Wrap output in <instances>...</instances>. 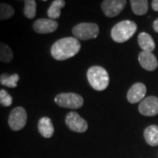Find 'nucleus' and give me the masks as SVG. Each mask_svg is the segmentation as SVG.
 <instances>
[{"mask_svg": "<svg viewBox=\"0 0 158 158\" xmlns=\"http://www.w3.org/2000/svg\"><path fill=\"white\" fill-rule=\"evenodd\" d=\"M138 110L144 116H156L158 114V98L155 96L145 98L139 104Z\"/></svg>", "mask_w": 158, "mask_h": 158, "instance_id": "1a4fd4ad", "label": "nucleus"}, {"mask_svg": "<svg viewBox=\"0 0 158 158\" xmlns=\"http://www.w3.org/2000/svg\"><path fill=\"white\" fill-rule=\"evenodd\" d=\"M75 38L82 40L95 39L99 34V27L96 23H80L72 29Z\"/></svg>", "mask_w": 158, "mask_h": 158, "instance_id": "20e7f679", "label": "nucleus"}, {"mask_svg": "<svg viewBox=\"0 0 158 158\" xmlns=\"http://www.w3.org/2000/svg\"><path fill=\"white\" fill-rule=\"evenodd\" d=\"M87 79L94 90H105L109 85V75L106 69L100 66H92L87 70Z\"/></svg>", "mask_w": 158, "mask_h": 158, "instance_id": "7ed1b4c3", "label": "nucleus"}, {"mask_svg": "<svg viewBox=\"0 0 158 158\" xmlns=\"http://www.w3.org/2000/svg\"><path fill=\"white\" fill-rule=\"evenodd\" d=\"M153 28L156 33H158V19H156L153 23Z\"/></svg>", "mask_w": 158, "mask_h": 158, "instance_id": "b1692460", "label": "nucleus"}, {"mask_svg": "<svg viewBox=\"0 0 158 158\" xmlns=\"http://www.w3.org/2000/svg\"><path fill=\"white\" fill-rule=\"evenodd\" d=\"M138 44L142 51L151 52L156 48V43L150 34L142 32L138 35Z\"/></svg>", "mask_w": 158, "mask_h": 158, "instance_id": "4468645a", "label": "nucleus"}, {"mask_svg": "<svg viewBox=\"0 0 158 158\" xmlns=\"http://www.w3.org/2000/svg\"><path fill=\"white\" fill-rule=\"evenodd\" d=\"M15 13L13 7L6 3H0V20L11 19Z\"/></svg>", "mask_w": 158, "mask_h": 158, "instance_id": "412c9836", "label": "nucleus"}, {"mask_svg": "<svg viewBox=\"0 0 158 158\" xmlns=\"http://www.w3.org/2000/svg\"><path fill=\"white\" fill-rule=\"evenodd\" d=\"M127 6L126 0H105L101 4L102 11L108 18L118 16Z\"/></svg>", "mask_w": 158, "mask_h": 158, "instance_id": "0eeeda50", "label": "nucleus"}, {"mask_svg": "<svg viewBox=\"0 0 158 158\" xmlns=\"http://www.w3.org/2000/svg\"><path fill=\"white\" fill-rule=\"evenodd\" d=\"M138 61L141 67L148 71H153L158 66L157 59L151 52L141 51L138 56Z\"/></svg>", "mask_w": 158, "mask_h": 158, "instance_id": "f8f14e48", "label": "nucleus"}, {"mask_svg": "<svg viewBox=\"0 0 158 158\" xmlns=\"http://www.w3.org/2000/svg\"><path fill=\"white\" fill-rule=\"evenodd\" d=\"M13 52L9 46L0 41V62L9 63L13 59Z\"/></svg>", "mask_w": 158, "mask_h": 158, "instance_id": "6ab92c4d", "label": "nucleus"}, {"mask_svg": "<svg viewBox=\"0 0 158 158\" xmlns=\"http://www.w3.org/2000/svg\"><path fill=\"white\" fill-rule=\"evenodd\" d=\"M38 130L40 134L44 138H51L55 132L54 125L52 123L51 118L48 117H42L40 118L38 122Z\"/></svg>", "mask_w": 158, "mask_h": 158, "instance_id": "ddd939ff", "label": "nucleus"}, {"mask_svg": "<svg viewBox=\"0 0 158 158\" xmlns=\"http://www.w3.org/2000/svg\"><path fill=\"white\" fill-rule=\"evenodd\" d=\"M144 139L148 145L156 147L158 145V126L150 125L144 130Z\"/></svg>", "mask_w": 158, "mask_h": 158, "instance_id": "2eb2a0df", "label": "nucleus"}, {"mask_svg": "<svg viewBox=\"0 0 158 158\" xmlns=\"http://www.w3.org/2000/svg\"><path fill=\"white\" fill-rule=\"evenodd\" d=\"M130 4L132 11L135 15H144L148 10V2L147 0H131Z\"/></svg>", "mask_w": 158, "mask_h": 158, "instance_id": "f3484780", "label": "nucleus"}, {"mask_svg": "<svg viewBox=\"0 0 158 158\" xmlns=\"http://www.w3.org/2000/svg\"><path fill=\"white\" fill-rule=\"evenodd\" d=\"M24 14L25 16L29 19H32L36 16V2L34 0H26L24 1Z\"/></svg>", "mask_w": 158, "mask_h": 158, "instance_id": "aec40b11", "label": "nucleus"}, {"mask_svg": "<svg viewBox=\"0 0 158 158\" xmlns=\"http://www.w3.org/2000/svg\"><path fill=\"white\" fill-rule=\"evenodd\" d=\"M19 80V76L16 73L12 75H8L6 73L0 75V84L10 88H16L18 86Z\"/></svg>", "mask_w": 158, "mask_h": 158, "instance_id": "a211bd4d", "label": "nucleus"}, {"mask_svg": "<svg viewBox=\"0 0 158 158\" xmlns=\"http://www.w3.org/2000/svg\"><path fill=\"white\" fill-rule=\"evenodd\" d=\"M146 92H147V88L144 84L136 83L132 85L131 88L128 90L127 94V98L131 104H135L138 102L141 103L145 98Z\"/></svg>", "mask_w": 158, "mask_h": 158, "instance_id": "9b49d317", "label": "nucleus"}, {"mask_svg": "<svg viewBox=\"0 0 158 158\" xmlns=\"http://www.w3.org/2000/svg\"><path fill=\"white\" fill-rule=\"evenodd\" d=\"M55 102L57 106L64 108L69 109H77L83 106L84 98L77 93L73 92H66V93H59L55 98Z\"/></svg>", "mask_w": 158, "mask_h": 158, "instance_id": "39448f33", "label": "nucleus"}, {"mask_svg": "<svg viewBox=\"0 0 158 158\" xmlns=\"http://www.w3.org/2000/svg\"><path fill=\"white\" fill-rule=\"evenodd\" d=\"M81 48V43L75 37H65L58 40L51 47V56L57 61L68 60L75 56Z\"/></svg>", "mask_w": 158, "mask_h": 158, "instance_id": "f257e3e1", "label": "nucleus"}, {"mask_svg": "<svg viewBox=\"0 0 158 158\" xmlns=\"http://www.w3.org/2000/svg\"><path fill=\"white\" fill-rule=\"evenodd\" d=\"M65 123L69 129L77 133H85L88 129V123L76 112H69L66 115Z\"/></svg>", "mask_w": 158, "mask_h": 158, "instance_id": "6e6552de", "label": "nucleus"}, {"mask_svg": "<svg viewBox=\"0 0 158 158\" xmlns=\"http://www.w3.org/2000/svg\"><path fill=\"white\" fill-rule=\"evenodd\" d=\"M137 25L132 20H122L116 24L111 31L112 39L118 43H123L130 40L135 34Z\"/></svg>", "mask_w": 158, "mask_h": 158, "instance_id": "f03ea898", "label": "nucleus"}, {"mask_svg": "<svg viewBox=\"0 0 158 158\" xmlns=\"http://www.w3.org/2000/svg\"><path fill=\"white\" fill-rule=\"evenodd\" d=\"M152 8L154 11H158V0H154L152 1Z\"/></svg>", "mask_w": 158, "mask_h": 158, "instance_id": "5701e85b", "label": "nucleus"}, {"mask_svg": "<svg viewBox=\"0 0 158 158\" xmlns=\"http://www.w3.org/2000/svg\"><path fill=\"white\" fill-rule=\"evenodd\" d=\"M27 113L24 107L18 106L11 110L8 118V125L13 131H19L27 124Z\"/></svg>", "mask_w": 158, "mask_h": 158, "instance_id": "423d86ee", "label": "nucleus"}, {"mask_svg": "<svg viewBox=\"0 0 158 158\" xmlns=\"http://www.w3.org/2000/svg\"><path fill=\"white\" fill-rule=\"evenodd\" d=\"M65 1L63 0H55L52 2L51 6L48 10V16L51 19H56L61 16V9L65 6Z\"/></svg>", "mask_w": 158, "mask_h": 158, "instance_id": "dca6fc26", "label": "nucleus"}, {"mask_svg": "<svg viewBox=\"0 0 158 158\" xmlns=\"http://www.w3.org/2000/svg\"><path fill=\"white\" fill-rule=\"evenodd\" d=\"M59 24L57 21L51 19H39L33 24L34 32L40 34H46L54 33L57 30Z\"/></svg>", "mask_w": 158, "mask_h": 158, "instance_id": "9d476101", "label": "nucleus"}, {"mask_svg": "<svg viewBox=\"0 0 158 158\" xmlns=\"http://www.w3.org/2000/svg\"><path fill=\"white\" fill-rule=\"evenodd\" d=\"M11 104H12V97L6 90L4 89L0 90V105L5 107H8L11 106Z\"/></svg>", "mask_w": 158, "mask_h": 158, "instance_id": "4be33fe9", "label": "nucleus"}]
</instances>
